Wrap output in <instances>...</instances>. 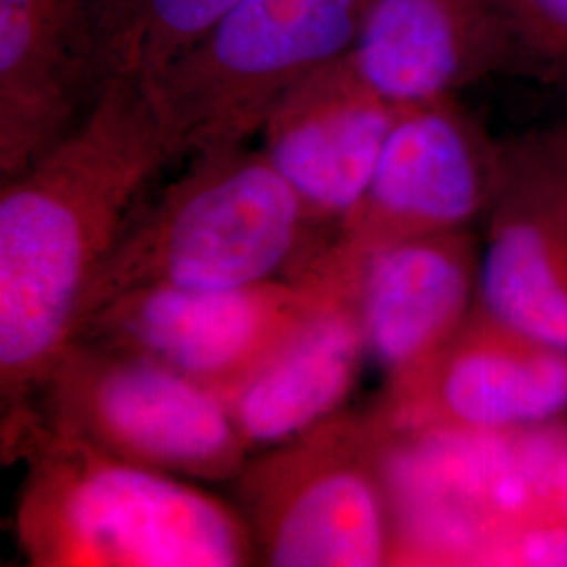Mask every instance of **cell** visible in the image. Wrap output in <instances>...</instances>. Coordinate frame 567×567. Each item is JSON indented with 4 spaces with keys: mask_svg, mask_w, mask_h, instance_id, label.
I'll return each mask as SVG.
<instances>
[{
    "mask_svg": "<svg viewBox=\"0 0 567 567\" xmlns=\"http://www.w3.org/2000/svg\"><path fill=\"white\" fill-rule=\"evenodd\" d=\"M370 412L389 437L505 435L553 425L567 416V353L477 305L425 362L386 379Z\"/></svg>",
    "mask_w": 567,
    "mask_h": 567,
    "instance_id": "7",
    "label": "cell"
},
{
    "mask_svg": "<svg viewBox=\"0 0 567 567\" xmlns=\"http://www.w3.org/2000/svg\"><path fill=\"white\" fill-rule=\"evenodd\" d=\"M386 450L372 412H339L248 458L234 482L257 564L395 566Z\"/></svg>",
    "mask_w": 567,
    "mask_h": 567,
    "instance_id": "5",
    "label": "cell"
},
{
    "mask_svg": "<svg viewBox=\"0 0 567 567\" xmlns=\"http://www.w3.org/2000/svg\"><path fill=\"white\" fill-rule=\"evenodd\" d=\"M355 257L368 360L385 381L425 362L477 307L482 243L473 229L405 238Z\"/></svg>",
    "mask_w": 567,
    "mask_h": 567,
    "instance_id": "14",
    "label": "cell"
},
{
    "mask_svg": "<svg viewBox=\"0 0 567 567\" xmlns=\"http://www.w3.org/2000/svg\"><path fill=\"white\" fill-rule=\"evenodd\" d=\"M507 72L567 86V0H494Z\"/></svg>",
    "mask_w": 567,
    "mask_h": 567,
    "instance_id": "17",
    "label": "cell"
},
{
    "mask_svg": "<svg viewBox=\"0 0 567 567\" xmlns=\"http://www.w3.org/2000/svg\"><path fill=\"white\" fill-rule=\"evenodd\" d=\"M398 112L347 53L295 84L265 116V156L332 240L362 198Z\"/></svg>",
    "mask_w": 567,
    "mask_h": 567,
    "instance_id": "12",
    "label": "cell"
},
{
    "mask_svg": "<svg viewBox=\"0 0 567 567\" xmlns=\"http://www.w3.org/2000/svg\"><path fill=\"white\" fill-rule=\"evenodd\" d=\"M105 82L93 0H0V177L65 137Z\"/></svg>",
    "mask_w": 567,
    "mask_h": 567,
    "instance_id": "13",
    "label": "cell"
},
{
    "mask_svg": "<svg viewBox=\"0 0 567 567\" xmlns=\"http://www.w3.org/2000/svg\"><path fill=\"white\" fill-rule=\"evenodd\" d=\"M370 0H240L142 81L175 158L246 145L299 82L351 53Z\"/></svg>",
    "mask_w": 567,
    "mask_h": 567,
    "instance_id": "4",
    "label": "cell"
},
{
    "mask_svg": "<svg viewBox=\"0 0 567 567\" xmlns=\"http://www.w3.org/2000/svg\"><path fill=\"white\" fill-rule=\"evenodd\" d=\"M240 0H93L105 81H147L204 39Z\"/></svg>",
    "mask_w": 567,
    "mask_h": 567,
    "instance_id": "16",
    "label": "cell"
},
{
    "mask_svg": "<svg viewBox=\"0 0 567 567\" xmlns=\"http://www.w3.org/2000/svg\"><path fill=\"white\" fill-rule=\"evenodd\" d=\"M351 60L395 105L456 97L507 72L494 0H370Z\"/></svg>",
    "mask_w": 567,
    "mask_h": 567,
    "instance_id": "15",
    "label": "cell"
},
{
    "mask_svg": "<svg viewBox=\"0 0 567 567\" xmlns=\"http://www.w3.org/2000/svg\"><path fill=\"white\" fill-rule=\"evenodd\" d=\"M484 224L477 305L567 353V126L501 142Z\"/></svg>",
    "mask_w": 567,
    "mask_h": 567,
    "instance_id": "10",
    "label": "cell"
},
{
    "mask_svg": "<svg viewBox=\"0 0 567 567\" xmlns=\"http://www.w3.org/2000/svg\"><path fill=\"white\" fill-rule=\"evenodd\" d=\"M330 244L261 147L206 152L143 200L89 297L82 324L116 295L143 286L229 290L295 282Z\"/></svg>",
    "mask_w": 567,
    "mask_h": 567,
    "instance_id": "3",
    "label": "cell"
},
{
    "mask_svg": "<svg viewBox=\"0 0 567 567\" xmlns=\"http://www.w3.org/2000/svg\"><path fill=\"white\" fill-rule=\"evenodd\" d=\"M498 147L456 97L400 105L364 194L332 244L364 255L405 238L473 229L494 198Z\"/></svg>",
    "mask_w": 567,
    "mask_h": 567,
    "instance_id": "9",
    "label": "cell"
},
{
    "mask_svg": "<svg viewBox=\"0 0 567 567\" xmlns=\"http://www.w3.org/2000/svg\"><path fill=\"white\" fill-rule=\"evenodd\" d=\"M301 278L316 290L309 311L225 402L250 454L343 412L370 362L355 305L358 257L330 244Z\"/></svg>",
    "mask_w": 567,
    "mask_h": 567,
    "instance_id": "11",
    "label": "cell"
},
{
    "mask_svg": "<svg viewBox=\"0 0 567 567\" xmlns=\"http://www.w3.org/2000/svg\"><path fill=\"white\" fill-rule=\"evenodd\" d=\"M173 161L142 81L114 76L65 137L2 179V429L32 412L150 185Z\"/></svg>",
    "mask_w": 567,
    "mask_h": 567,
    "instance_id": "1",
    "label": "cell"
},
{
    "mask_svg": "<svg viewBox=\"0 0 567 567\" xmlns=\"http://www.w3.org/2000/svg\"><path fill=\"white\" fill-rule=\"evenodd\" d=\"M28 463L16 532L39 567H238L257 564L236 505L189 480L126 463L37 414L2 433Z\"/></svg>",
    "mask_w": 567,
    "mask_h": 567,
    "instance_id": "2",
    "label": "cell"
},
{
    "mask_svg": "<svg viewBox=\"0 0 567 567\" xmlns=\"http://www.w3.org/2000/svg\"><path fill=\"white\" fill-rule=\"evenodd\" d=\"M30 414L110 456L189 482L236 480L252 456L221 395L89 339L65 349Z\"/></svg>",
    "mask_w": 567,
    "mask_h": 567,
    "instance_id": "6",
    "label": "cell"
},
{
    "mask_svg": "<svg viewBox=\"0 0 567 567\" xmlns=\"http://www.w3.org/2000/svg\"><path fill=\"white\" fill-rule=\"evenodd\" d=\"M313 299V284L303 278L229 290L143 286L91 313L76 339L142 353L227 402L303 320Z\"/></svg>",
    "mask_w": 567,
    "mask_h": 567,
    "instance_id": "8",
    "label": "cell"
}]
</instances>
